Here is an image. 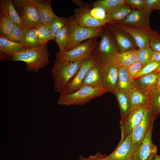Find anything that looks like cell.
<instances>
[{
  "mask_svg": "<svg viewBox=\"0 0 160 160\" xmlns=\"http://www.w3.org/2000/svg\"><path fill=\"white\" fill-rule=\"evenodd\" d=\"M49 55L46 44L36 47L26 49L17 52L14 54L10 60L24 62L26 64L27 71L36 73L49 65Z\"/></svg>",
  "mask_w": 160,
  "mask_h": 160,
  "instance_id": "6da1fadb",
  "label": "cell"
},
{
  "mask_svg": "<svg viewBox=\"0 0 160 160\" xmlns=\"http://www.w3.org/2000/svg\"><path fill=\"white\" fill-rule=\"evenodd\" d=\"M84 60L68 62L56 58L52 70V76L55 91L60 93L73 79Z\"/></svg>",
  "mask_w": 160,
  "mask_h": 160,
  "instance_id": "7a4b0ae2",
  "label": "cell"
},
{
  "mask_svg": "<svg viewBox=\"0 0 160 160\" xmlns=\"http://www.w3.org/2000/svg\"><path fill=\"white\" fill-rule=\"evenodd\" d=\"M106 92L104 89L83 86L71 94L60 96L57 103L61 105L83 106L92 99L100 97Z\"/></svg>",
  "mask_w": 160,
  "mask_h": 160,
  "instance_id": "3957f363",
  "label": "cell"
},
{
  "mask_svg": "<svg viewBox=\"0 0 160 160\" xmlns=\"http://www.w3.org/2000/svg\"><path fill=\"white\" fill-rule=\"evenodd\" d=\"M98 37L92 38L77 45L71 49L58 52L56 58L68 62L83 60L90 56L97 46Z\"/></svg>",
  "mask_w": 160,
  "mask_h": 160,
  "instance_id": "277c9868",
  "label": "cell"
},
{
  "mask_svg": "<svg viewBox=\"0 0 160 160\" xmlns=\"http://www.w3.org/2000/svg\"><path fill=\"white\" fill-rule=\"evenodd\" d=\"M20 10L23 30L26 31L43 23L40 20L37 9L36 0L14 1Z\"/></svg>",
  "mask_w": 160,
  "mask_h": 160,
  "instance_id": "5b68a950",
  "label": "cell"
},
{
  "mask_svg": "<svg viewBox=\"0 0 160 160\" xmlns=\"http://www.w3.org/2000/svg\"><path fill=\"white\" fill-rule=\"evenodd\" d=\"M69 19L70 39L65 51L70 50L84 41L100 37L103 27L96 28L81 27L76 23L73 17Z\"/></svg>",
  "mask_w": 160,
  "mask_h": 160,
  "instance_id": "8992f818",
  "label": "cell"
},
{
  "mask_svg": "<svg viewBox=\"0 0 160 160\" xmlns=\"http://www.w3.org/2000/svg\"><path fill=\"white\" fill-rule=\"evenodd\" d=\"M100 40L93 53L97 61L101 63L109 59L119 52L114 39L107 25L103 26Z\"/></svg>",
  "mask_w": 160,
  "mask_h": 160,
  "instance_id": "52a82bcc",
  "label": "cell"
},
{
  "mask_svg": "<svg viewBox=\"0 0 160 160\" xmlns=\"http://www.w3.org/2000/svg\"><path fill=\"white\" fill-rule=\"evenodd\" d=\"M131 108L120 121L121 131L120 141L132 134L134 129L141 121L148 103Z\"/></svg>",
  "mask_w": 160,
  "mask_h": 160,
  "instance_id": "ba28073f",
  "label": "cell"
},
{
  "mask_svg": "<svg viewBox=\"0 0 160 160\" xmlns=\"http://www.w3.org/2000/svg\"><path fill=\"white\" fill-rule=\"evenodd\" d=\"M97 62L96 58L94 53L85 59L74 77L60 92V96L71 94L82 87L83 82L88 71Z\"/></svg>",
  "mask_w": 160,
  "mask_h": 160,
  "instance_id": "9c48e42d",
  "label": "cell"
},
{
  "mask_svg": "<svg viewBox=\"0 0 160 160\" xmlns=\"http://www.w3.org/2000/svg\"><path fill=\"white\" fill-rule=\"evenodd\" d=\"M129 34L135 41L138 48L149 44L150 40L159 32L151 28L135 27L121 23L109 24Z\"/></svg>",
  "mask_w": 160,
  "mask_h": 160,
  "instance_id": "30bf717a",
  "label": "cell"
},
{
  "mask_svg": "<svg viewBox=\"0 0 160 160\" xmlns=\"http://www.w3.org/2000/svg\"><path fill=\"white\" fill-rule=\"evenodd\" d=\"M153 122L151 123L144 137L135 150L134 160H152L157 154V146L152 140Z\"/></svg>",
  "mask_w": 160,
  "mask_h": 160,
  "instance_id": "8fae6325",
  "label": "cell"
},
{
  "mask_svg": "<svg viewBox=\"0 0 160 160\" xmlns=\"http://www.w3.org/2000/svg\"><path fill=\"white\" fill-rule=\"evenodd\" d=\"M91 7L89 4L84 2L79 7L74 9L73 17L79 26L86 28H96L103 27L106 24L93 17L90 13Z\"/></svg>",
  "mask_w": 160,
  "mask_h": 160,
  "instance_id": "7c38bea8",
  "label": "cell"
},
{
  "mask_svg": "<svg viewBox=\"0 0 160 160\" xmlns=\"http://www.w3.org/2000/svg\"><path fill=\"white\" fill-rule=\"evenodd\" d=\"M100 63L102 67L103 88L107 92L114 95L118 79L119 68L109 60Z\"/></svg>",
  "mask_w": 160,
  "mask_h": 160,
  "instance_id": "4fadbf2b",
  "label": "cell"
},
{
  "mask_svg": "<svg viewBox=\"0 0 160 160\" xmlns=\"http://www.w3.org/2000/svg\"><path fill=\"white\" fill-rule=\"evenodd\" d=\"M154 120L152 117L151 106L149 101L141 121L131 134L135 151L144 137L151 123Z\"/></svg>",
  "mask_w": 160,
  "mask_h": 160,
  "instance_id": "5bb4252c",
  "label": "cell"
},
{
  "mask_svg": "<svg viewBox=\"0 0 160 160\" xmlns=\"http://www.w3.org/2000/svg\"><path fill=\"white\" fill-rule=\"evenodd\" d=\"M135 149L131 134L122 141L111 153L106 156L104 160H134Z\"/></svg>",
  "mask_w": 160,
  "mask_h": 160,
  "instance_id": "9a60e30c",
  "label": "cell"
},
{
  "mask_svg": "<svg viewBox=\"0 0 160 160\" xmlns=\"http://www.w3.org/2000/svg\"><path fill=\"white\" fill-rule=\"evenodd\" d=\"M153 11L146 8L133 9L125 19L116 23H121L137 28H151L149 17Z\"/></svg>",
  "mask_w": 160,
  "mask_h": 160,
  "instance_id": "2e32d148",
  "label": "cell"
},
{
  "mask_svg": "<svg viewBox=\"0 0 160 160\" xmlns=\"http://www.w3.org/2000/svg\"><path fill=\"white\" fill-rule=\"evenodd\" d=\"M106 25L114 39L119 52L138 47L134 39L129 34L110 25Z\"/></svg>",
  "mask_w": 160,
  "mask_h": 160,
  "instance_id": "e0dca14e",
  "label": "cell"
},
{
  "mask_svg": "<svg viewBox=\"0 0 160 160\" xmlns=\"http://www.w3.org/2000/svg\"><path fill=\"white\" fill-rule=\"evenodd\" d=\"M25 49L20 43H16L7 39L0 33V59L1 61L10 59L16 53Z\"/></svg>",
  "mask_w": 160,
  "mask_h": 160,
  "instance_id": "ac0fdd59",
  "label": "cell"
},
{
  "mask_svg": "<svg viewBox=\"0 0 160 160\" xmlns=\"http://www.w3.org/2000/svg\"><path fill=\"white\" fill-rule=\"evenodd\" d=\"M83 86L104 89L102 67L100 63L97 62L89 70L83 82Z\"/></svg>",
  "mask_w": 160,
  "mask_h": 160,
  "instance_id": "d6986e66",
  "label": "cell"
},
{
  "mask_svg": "<svg viewBox=\"0 0 160 160\" xmlns=\"http://www.w3.org/2000/svg\"><path fill=\"white\" fill-rule=\"evenodd\" d=\"M159 73H152L134 79V85L147 96L155 89Z\"/></svg>",
  "mask_w": 160,
  "mask_h": 160,
  "instance_id": "ffe728a7",
  "label": "cell"
},
{
  "mask_svg": "<svg viewBox=\"0 0 160 160\" xmlns=\"http://www.w3.org/2000/svg\"><path fill=\"white\" fill-rule=\"evenodd\" d=\"M137 52L138 49H134L122 53L118 52L107 60L111 61L118 68L128 66L138 61Z\"/></svg>",
  "mask_w": 160,
  "mask_h": 160,
  "instance_id": "44dd1931",
  "label": "cell"
},
{
  "mask_svg": "<svg viewBox=\"0 0 160 160\" xmlns=\"http://www.w3.org/2000/svg\"><path fill=\"white\" fill-rule=\"evenodd\" d=\"M36 4L39 19L42 23L49 22L58 17L52 10L51 0H36Z\"/></svg>",
  "mask_w": 160,
  "mask_h": 160,
  "instance_id": "7402d4cb",
  "label": "cell"
},
{
  "mask_svg": "<svg viewBox=\"0 0 160 160\" xmlns=\"http://www.w3.org/2000/svg\"><path fill=\"white\" fill-rule=\"evenodd\" d=\"M133 10L129 5L125 3L119 8L107 15L106 25L118 23L123 20Z\"/></svg>",
  "mask_w": 160,
  "mask_h": 160,
  "instance_id": "603a6c76",
  "label": "cell"
},
{
  "mask_svg": "<svg viewBox=\"0 0 160 160\" xmlns=\"http://www.w3.org/2000/svg\"><path fill=\"white\" fill-rule=\"evenodd\" d=\"M134 85V79L130 76L127 66L119 67L116 89L128 92Z\"/></svg>",
  "mask_w": 160,
  "mask_h": 160,
  "instance_id": "cb8c5ba5",
  "label": "cell"
},
{
  "mask_svg": "<svg viewBox=\"0 0 160 160\" xmlns=\"http://www.w3.org/2000/svg\"><path fill=\"white\" fill-rule=\"evenodd\" d=\"M114 95L116 98L119 108L121 119L125 116L131 109L128 92L116 89Z\"/></svg>",
  "mask_w": 160,
  "mask_h": 160,
  "instance_id": "d4e9b609",
  "label": "cell"
},
{
  "mask_svg": "<svg viewBox=\"0 0 160 160\" xmlns=\"http://www.w3.org/2000/svg\"><path fill=\"white\" fill-rule=\"evenodd\" d=\"M11 0H1L0 7L4 9L7 13L11 20L15 25L23 30L21 18L16 11Z\"/></svg>",
  "mask_w": 160,
  "mask_h": 160,
  "instance_id": "484cf974",
  "label": "cell"
},
{
  "mask_svg": "<svg viewBox=\"0 0 160 160\" xmlns=\"http://www.w3.org/2000/svg\"><path fill=\"white\" fill-rule=\"evenodd\" d=\"M128 92L131 108L137 106L146 104L149 102L148 96L134 85Z\"/></svg>",
  "mask_w": 160,
  "mask_h": 160,
  "instance_id": "4316f807",
  "label": "cell"
},
{
  "mask_svg": "<svg viewBox=\"0 0 160 160\" xmlns=\"http://www.w3.org/2000/svg\"><path fill=\"white\" fill-rule=\"evenodd\" d=\"M70 36L69 24L63 27L57 33L54 40L59 47V52L65 50L69 41Z\"/></svg>",
  "mask_w": 160,
  "mask_h": 160,
  "instance_id": "83f0119b",
  "label": "cell"
},
{
  "mask_svg": "<svg viewBox=\"0 0 160 160\" xmlns=\"http://www.w3.org/2000/svg\"><path fill=\"white\" fill-rule=\"evenodd\" d=\"M25 49L33 48L40 46L36 29L34 28L25 31L22 41L20 42Z\"/></svg>",
  "mask_w": 160,
  "mask_h": 160,
  "instance_id": "f1b7e54d",
  "label": "cell"
},
{
  "mask_svg": "<svg viewBox=\"0 0 160 160\" xmlns=\"http://www.w3.org/2000/svg\"><path fill=\"white\" fill-rule=\"evenodd\" d=\"M125 0H99L93 2V7H100L108 15L125 3Z\"/></svg>",
  "mask_w": 160,
  "mask_h": 160,
  "instance_id": "f546056e",
  "label": "cell"
},
{
  "mask_svg": "<svg viewBox=\"0 0 160 160\" xmlns=\"http://www.w3.org/2000/svg\"><path fill=\"white\" fill-rule=\"evenodd\" d=\"M14 25L7 12L2 8L0 7V33L5 36H8L13 29Z\"/></svg>",
  "mask_w": 160,
  "mask_h": 160,
  "instance_id": "4dcf8cb0",
  "label": "cell"
},
{
  "mask_svg": "<svg viewBox=\"0 0 160 160\" xmlns=\"http://www.w3.org/2000/svg\"><path fill=\"white\" fill-rule=\"evenodd\" d=\"M148 96L151 106L152 117L155 120L160 115V91L154 89Z\"/></svg>",
  "mask_w": 160,
  "mask_h": 160,
  "instance_id": "1f68e13d",
  "label": "cell"
},
{
  "mask_svg": "<svg viewBox=\"0 0 160 160\" xmlns=\"http://www.w3.org/2000/svg\"><path fill=\"white\" fill-rule=\"evenodd\" d=\"M70 22L69 18L57 17L49 22L44 23L49 28L51 33L50 40L55 39L57 31L64 26L68 25Z\"/></svg>",
  "mask_w": 160,
  "mask_h": 160,
  "instance_id": "d6a6232c",
  "label": "cell"
},
{
  "mask_svg": "<svg viewBox=\"0 0 160 160\" xmlns=\"http://www.w3.org/2000/svg\"><path fill=\"white\" fill-rule=\"evenodd\" d=\"M36 28L40 46L47 44L50 40L51 33L49 28L42 23Z\"/></svg>",
  "mask_w": 160,
  "mask_h": 160,
  "instance_id": "836d02e7",
  "label": "cell"
},
{
  "mask_svg": "<svg viewBox=\"0 0 160 160\" xmlns=\"http://www.w3.org/2000/svg\"><path fill=\"white\" fill-rule=\"evenodd\" d=\"M153 51L149 44L142 48L138 49V61L142 64V68L150 63Z\"/></svg>",
  "mask_w": 160,
  "mask_h": 160,
  "instance_id": "e575fe53",
  "label": "cell"
},
{
  "mask_svg": "<svg viewBox=\"0 0 160 160\" xmlns=\"http://www.w3.org/2000/svg\"><path fill=\"white\" fill-rule=\"evenodd\" d=\"M25 32L19 27L15 25L10 33L5 36L9 40L16 43H20L24 39Z\"/></svg>",
  "mask_w": 160,
  "mask_h": 160,
  "instance_id": "d590c367",
  "label": "cell"
},
{
  "mask_svg": "<svg viewBox=\"0 0 160 160\" xmlns=\"http://www.w3.org/2000/svg\"><path fill=\"white\" fill-rule=\"evenodd\" d=\"M91 15L96 20L106 23L107 14L105 10L100 7H93L90 10Z\"/></svg>",
  "mask_w": 160,
  "mask_h": 160,
  "instance_id": "8d00e7d4",
  "label": "cell"
},
{
  "mask_svg": "<svg viewBox=\"0 0 160 160\" xmlns=\"http://www.w3.org/2000/svg\"><path fill=\"white\" fill-rule=\"evenodd\" d=\"M160 65V62H151L143 67L139 73L134 78L137 79L152 73Z\"/></svg>",
  "mask_w": 160,
  "mask_h": 160,
  "instance_id": "74e56055",
  "label": "cell"
},
{
  "mask_svg": "<svg viewBox=\"0 0 160 160\" xmlns=\"http://www.w3.org/2000/svg\"><path fill=\"white\" fill-rule=\"evenodd\" d=\"M127 68L130 76L134 79L142 70V66L140 63L137 61L127 66Z\"/></svg>",
  "mask_w": 160,
  "mask_h": 160,
  "instance_id": "f35d334b",
  "label": "cell"
},
{
  "mask_svg": "<svg viewBox=\"0 0 160 160\" xmlns=\"http://www.w3.org/2000/svg\"><path fill=\"white\" fill-rule=\"evenodd\" d=\"M149 44L153 51L160 52V33H158L152 38Z\"/></svg>",
  "mask_w": 160,
  "mask_h": 160,
  "instance_id": "ab89813d",
  "label": "cell"
},
{
  "mask_svg": "<svg viewBox=\"0 0 160 160\" xmlns=\"http://www.w3.org/2000/svg\"><path fill=\"white\" fill-rule=\"evenodd\" d=\"M125 2L129 5L133 9H145V0H125Z\"/></svg>",
  "mask_w": 160,
  "mask_h": 160,
  "instance_id": "60d3db41",
  "label": "cell"
},
{
  "mask_svg": "<svg viewBox=\"0 0 160 160\" xmlns=\"http://www.w3.org/2000/svg\"><path fill=\"white\" fill-rule=\"evenodd\" d=\"M106 156V154H102L100 151H98L94 155H89L87 158L80 154L77 160H104V158Z\"/></svg>",
  "mask_w": 160,
  "mask_h": 160,
  "instance_id": "b9f144b4",
  "label": "cell"
},
{
  "mask_svg": "<svg viewBox=\"0 0 160 160\" xmlns=\"http://www.w3.org/2000/svg\"><path fill=\"white\" fill-rule=\"evenodd\" d=\"M145 8L160 10V0H145Z\"/></svg>",
  "mask_w": 160,
  "mask_h": 160,
  "instance_id": "7bdbcfd3",
  "label": "cell"
},
{
  "mask_svg": "<svg viewBox=\"0 0 160 160\" xmlns=\"http://www.w3.org/2000/svg\"><path fill=\"white\" fill-rule=\"evenodd\" d=\"M154 61L160 62V52L153 51L150 63Z\"/></svg>",
  "mask_w": 160,
  "mask_h": 160,
  "instance_id": "ee69618b",
  "label": "cell"
},
{
  "mask_svg": "<svg viewBox=\"0 0 160 160\" xmlns=\"http://www.w3.org/2000/svg\"><path fill=\"white\" fill-rule=\"evenodd\" d=\"M155 89L160 91V72L159 73Z\"/></svg>",
  "mask_w": 160,
  "mask_h": 160,
  "instance_id": "f6af8a7d",
  "label": "cell"
},
{
  "mask_svg": "<svg viewBox=\"0 0 160 160\" xmlns=\"http://www.w3.org/2000/svg\"><path fill=\"white\" fill-rule=\"evenodd\" d=\"M152 160H160V156L156 154Z\"/></svg>",
  "mask_w": 160,
  "mask_h": 160,
  "instance_id": "bcb514c9",
  "label": "cell"
},
{
  "mask_svg": "<svg viewBox=\"0 0 160 160\" xmlns=\"http://www.w3.org/2000/svg\"><path fill=\"white\" fill-rule=\"evenodd\" d=\"M153 72L154 73L160 72V65Z\"/></svg>",
  "mask_w": 160,
  "mask_h": 160,
  "instance_id": "7dc6e473",
  "label": "cell"
},
{
  "mask_svg": "<svg viewBox=\"0 0 160 160\" xmlns=\"http://www.w3.org/2000/svg\"><path fill=\"white\" fill-rule=\"evenodd\" d=\"M159 13L160 14V10H159Z\"/></svg>",
  "mask_w": 160,
  "mask_h": 160,
  "instance_id": "c3c4849f",
  "label": "cell"
}]
</instances>
